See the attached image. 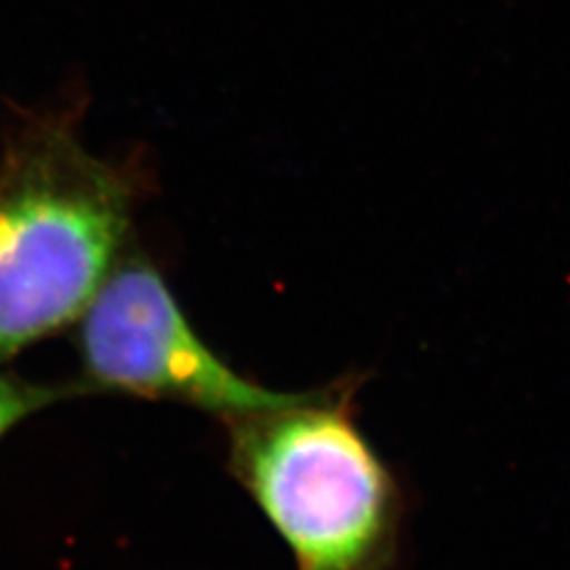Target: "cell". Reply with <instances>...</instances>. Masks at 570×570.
Segmentation results:
<instances>
[{
  "label": "cell",
  "instance_id": "cell-1",
  "mask_svg": "<svg viewBox=\"0 0 570 570\" xmlns=\"http://www.w3.org/2000/svg\"><path fill=\"white\" fill-rule=\"evenodd\" d=\"M134 184L66 117L23 122L0 159V357L82 317L119 265Z\"/></svg>",
  "mask_w": 570,
  "mask_h": 570
},
{
  "label": "cell",
  "instance_id": "cell-4",
  "mask_svg": "<svg viewBox=\"0 0 570 570\" xmlns=\"http://www.w3.org/2000/svg\"><path fill=\"white\" fill-rule=\"evenodd\" d=\"M53 389L35 387L0 374V438L26 416L53 402Z\"/></svg>",
  "mask_w": 570,
  "mask_h": 570
},
{
  "label": "cell",
  "instance_id": "cell-3",
  "mask_svg": "<svg viewBox=\"0 0 570 570\" xmlns=\"http://www.w3.org/2000/svg\"><path fill=\"white\" fill-rule=\"evenodd\" d=\"M79 346L98 385L183 402L225 421L294 395L252 383L220 360L190 326L164 275L140 256L112 268L82 313Z\"/></svg>",
  "mask_w": 570,
  "mask_h": 570
},
{
  "label": "cell",
  "instance_id": "cell-2",
  "mask_svg": "<svg viewBox=\"0 0 570 570\" xmlns=\"http://www.w3.org/2000/svg\"><path fill=\"white\" fill-rule=\"evenodd\" d=\"M357 379L226 421L230 469L296 570H395L400 487L355 416Z\"/></svg>",
  "mask_w": 570,
  "mask_h": 570
}]
</instances>
